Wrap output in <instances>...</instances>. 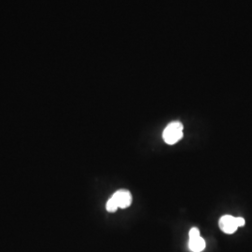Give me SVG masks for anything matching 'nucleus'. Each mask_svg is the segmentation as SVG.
Returning a JSON list of instances; mask_svg holds the SVG:
<instances>
[{
  "instance_id": "f257e3e1",
  "label": "nucleus",
  "mask_w": 252,
  "mask_h": 252,
  "mask_svg": "<svg viewBox=\"0 0 252 252\" xmlns=\"http://www.w3.org/2000/svg\"><path fill=\"white\" fill-rule=\"evenodd\" d=\"M183 137V126L180 122H173L165 127L162 138L167 144H176Z\"/></svg>"
},
{
  "instance_id": "f03ea898",
  "label": "nucleus",
  "mask_w": 252,
  "mask_h": 252,
  "mask_svg": "<svg viewBox=\"0 0 252 252\" xmlns=\"http://www.w3.org/2000/svg\"><path fill=\"white\" fill-rule=\"evenodd\" d=\"M112 198L116 202L118 207L121 208L130 207L133 200L131 192L127 189H119L112 195Z\"/></svg>"
},
{
  "instance_id": "7ed1b4c3",
  "label": "nucleus",
  "mask_w": 252,
  "mask_h": 252,
  "mask_svg": "<svg viewBox=\"0 0 252 252\" xmlns=\"http://www.w3.org/2000/svg\"><path fill=\"white\" fill-rule=\"evenodd\" d=\"M219 226L222 232L229 234H234L238 228V226L236 224L235 218L230 215L221 217L219 221Z\"/></svg>"
},
{
  "instance_id": "20e7f679",
  "label": "nucleus",
  "mask_w": 252,
  "mask_h": 252,
  "mask_svg": "<svg viewBox=\"0 0 252 252\" xmlns=\"http://www.w3.org/2000/svg\"><path fill=\"white\" fill-rule=\"evenodd\" d=\"M206 248L205 240L199 236L196 238H191L189 240V249L192 252H203Z\"/></svg>"
},
{
  "instance_id": "39448f33",
  "label": "nucleus",
  "mask_w": 252,
  "mask_h": 252,
  "mask_svg": "<svg viewBox=\"0 0 252 252\" xmlns=\"http://www.w3.org/2000/svg\"><path fill=\"white\" fill-rule=\"evenodd\" d=\"M118 208H119V207H118L116 202L111 197V198L108 200V203H107V210H108V212H115Z\"/></svg>"
},
{
  "instance_id": "423d86ee",
  "label": "nucleus",
  "mask_w": 252,
  "mask_h": 252,
  "mask_svg": "<svg viewBox=\"0 0 252 252\" xmlns=\"http://www.w3.org/2000/svg\"><path fill=\"white\" fill-rule=\"evenodd\" d=\"M199 236H200V231H199L198 228L193 227V228H191V229L189 230V239H191V238H196V237H199Z\"/></svg>"
},
{
  "instance_id": "0eeeda50",
  "label": "nucleus",
  "mask_w": 252,
  "mask_h": 252,
  "mask_svg": "<svg viewBox=\"0 0 252 252\" xmlns=\"http://www.w3.org/2000/svg\"><path fill=\"white\" fill-rule=\"evenodd\" d=\"M235 220H236V224L238 227H243L245 225V220L241 217H237L235 218Z\"/></svg>"
}]
</instances>
